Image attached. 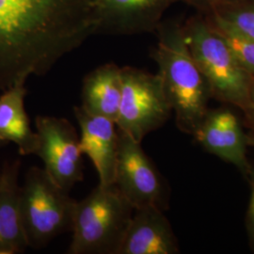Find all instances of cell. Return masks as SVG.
<instances>
[{
  "mask_svg": "<svg viewBox=\"0 0 254 254\" xmlns=\"http://www.w3.org/2000/svg\"><path fill=\"white\" fill-rule=\"evenodd\" d=\"M119 150L114 186L134 209L167 208L161 174L137 142L118 129Z\"/></svg>",
  "mask_w": 254,
  "mask_h": 254,
  "instance_id": "ba28073f",
  "label": "cell"
},
{
  "mask_svg": "<svg viewBox=\"0 0 254 254\" xmlns=\"http://www.w3.org/2000/svg\"><path fill=\"white\" fill-rule=\"evenodd\" d=\"M178 240L163 210H134L117 254H177Z\"/></svg>",
  "mask_w": 254,
  "mask_h": 254,
  "instance_id": "8fae6325",
  "label": "cell"
},
{
  "mask_svg": "<svg viewBox=\"0 0 254 254\" xmlns=\"http://www.w3.org/2000/svg\"><path fill=\"white\" fill-rule=\"evenodd\" d=\"M158 42L152 57L157 74L182 132L193 135L208 113V83L192 58L185 40L183 24L166 21L155 31Z\"/></svg>",
  "mask_w": 254,
  "mask_h": 254,
  "instance_id": "7a4b0ae2",
  "label": "cell"
},
{
  "mask_svg": "<svg viewBox=\"0 0 254 254\" xmlns=\"http://www.w3.org/2000/svg\"><path fill=\"white\" fill-rule=\"evenodd\" d=\"M37 156L44 169L64 190H72L84 179L83 160L76 129L67 119L39 115L35 120Z\"/></svg>",
  "mask_w": 254,
  "mask_h": 254,
  "instance_id": "52a82bcc",
  "label": "cell"
},
{
  "mask_svg": "<svg viewBox=\"0 0 254 254\" xmlns=\"http://www.w3.org/2000/svg\"><path fill=\"white\" fill-rule=\"evenodd\" d=\"M202 15L211 27L225 41L236 60L250 73L254 82V39L246 35L216 13L208 12Z\"/></svg>",
  "mask_w": 254,
  "mask_h": 254,
  "instance_id": "2e32d148",
  "label": "cell"
},
{
  "mask_svg": "<svg viewBox=\"0 0 254 254\" xmlns=\"http://www.w3.org/2000/svg\"><path fill=\"white\" fill-rule=\"evenodd\" d=\"M20 160L0 171V254H19L28 248L20 207Z\"/></svg>",
  "mask_w": 254,
  "mask_h": 254,
  "instance_id": "4fadbf2b",
  "label": "cell"
},
{
  "mask_svg": "<svg viewBox=\"0 0 254 254\" xmlns=\"http://www.w3.org/2000/svg\"><path fill=\"white\" fill-rule=\"evenodd\" d=\"M181 0H93L95 34L155 32L165 12Z\"/></svg>",
  "mask_w": 254,
  "mask_h": 254,
  "instance_id": "9c48e42d",
  "label": "cell"
},
{
  "mask_svg": "<svg viewBox=\"0 0 254 254\" xmlns=\"http://www.w3.org/2000/svg\"><path fill=\"white\" fill-rule=\"evenodd\" d=\"M134 210L114 185H98L76 202L67 254H117Z\"/></svg>",
  "mask_w": 254,
  "mask_h": 254,
  "instance_id": "277c9868",
  "label": "cell"
},
{
  "mask_svg": "<svg viewBox=\"0 0 254 254\" xmlns=\"http://www.w3.org/2000/svg\"><path fill=\"white\" fill-rule=\"evenodd\" d=\"M81 107L92 115L116 122L122 98L121 67L103 64L88 73L82 86Z\"/></svg>",
  "mask_w": 254,
  "mask_h": 254,
  "instance_id": "9a60e30c",
  "label": "cell"
},
{
  "mask_svg": "<svg viewBox=\"0 0 254 254\" xmlns=\"http://www.w3.org/2000/svg\"><path fill=\"white\" fill-rule=\"evenodd\" d=\"M93 0H0V91L44 76L95 34Z\"/></svg>",
  "mask_w": 254,
  "mask_h": 254,
  "instance_id": "6da1fadb",
  "label": "cell"
},
{
  "mask_svg": "<svg viewBox=\"0 0 254 254\" xmlns=\"http://www.w3.org/2000/svg\"><path fill=\"white\" fill-rule=\"evenodd\" d=\"M79 129V146L82 154L87 155L99 176V185H114L118 158L119 134L115 122L92 115L81 106L73 108Z\"/></svg>",
  "mask_w": 254,
  "mask_h": 254,
  "instance_id": "30bf717a",
  "label": "cell"
},
{
  "mask_svg": "<svg viewBox=\"0 0 254 254\" xmlns=\"http://www.w3.org/2000/svg\"><path fill=\"white\" fill-rule=\"evenodd\" d=\"M122 98L115 122L120 131L141 143L165 125L172 108L159 75L132 66L121 67Z\"/></svg>",
  "mask_w": 254,
  "mask_h": 254,
  "instance_id": "8992f818",
  "label": "cell"
},
{
  "mask_svg": "<svg viewBox=\"0 0 254 254\" xmlns=\"http://www.w3.org/2000/svg\"><path fill=\"white\" fill-rule=\"evenodd\" d=\"M248 177L251 183V199L248 209V217H247V228L250 236L251 245L254 251V170L252 169L248 173Z\"/></svg>",
  "mask_w": 254,
  "mask_h": 254,
  "instance_id": "d6986e66",
  "label": "cell"
},
{
  "mask_svg": "<svg viewBox=\"0 0 254 254\" xmlns=\"http://www.w3.org/2000/svg\"><path fill=\"white\" fill-rule=\"evenodd\" d=\"M191 7L195 8L201 14L208 13L215 9L230 4H234L240 0H181Z\"/></svg>",
  "mask_w": 254,
  "mask_h": 254,
  "instance_id": "ac0fdd59",
  "label": "cell"
},
{
  "mask_svg": "<svg viewBox=\"0 0 254 254\" xmlns=\"http://www.w3.org/2000/svg\"><path fill=\"white\" fill-rule=\"evenodd\" d=\"M27 81L15 83L0 95V138L7 144L13 143L23 156L36 154L38 136L30 127L25 99Z\"/></svg>",
  "mask_w": 254,
  "mask_h": 254,
  "instance_id": "5bb4252c",
  "label": "cell"
},
{
  "mask_svg": "<svg viewBox=\"0 0 254 254\" xmlns=\"http://www.w3.org/2000/svg\"><path fill=\"white\" fill-rule=\"evenodd\" d=\"M77 200L47 174L31 167L20 185V207L28 248L40 250L73 227Z\"/></svg>",
  "mask_w": 254,
  "mask_h": 254,
  "instance_id": "5b68a950",
  "label": "cell"
},
{
  "mask_svg": "<svg viewBox=\"0 0 254 254\" xmlns=\"http://www.w3.org/2000/svg\"><path fill=\"white\" fill-rule=\"evenodd\" d=\"M193 136L211 154L234 164L246 175L253 169L246 156L245 136L232 111L208 112Z\"/></svg>",
  "mask_w": 254,
  "mask_h": 254,
  "instance_id": "7c38bea8",
  "label": "cell"
},
{
  "mask_svg": "<svg viewBox=\"0 0 254 254\" xmlns=\"http://www.w3.org/2000/svg\"><path fill=\"white\" fill-rule=\"evenodd\" d=\"M220 18L254 39V0H240L213 11Z\"/></svg>",
  "mask_w": 254,
  "mask_h": 254,
  "instance_id": "e0dca14e",
  "label": "cell"
},
{
  "mask_svg": "<svg viewBox=\"0 0 254 254\" xmlns=\"http://www.w3.org/2000/svg\"><path fill=\"white\" fill-rule=\"evenodd\" d=\"M191 56L208 83L211 96L249 111L254 109V82L225 41L198 12L183 23Z\"/></svg>",
  "mask_w": 254,
  "mask_h": 254,
  "instance_id": "3957f363",
  "label": "cell"
},
{
  "mask_svg": "<svg viewBox=\"0 0 254 254\" xmlns=\"http://www.w3.org/2000/svg\"><path fill=\"white\" fill-rule=\"evenodd\" d=\"M7 145V143L4 141V140H2L1 138H0V148L1 147H3V146Z\"/></svg>",
  "mask_w": 254,
  "mask_h": 254,
  "instance_id": "ffe728a7",
  "label": "cell"
}]
</instances>
